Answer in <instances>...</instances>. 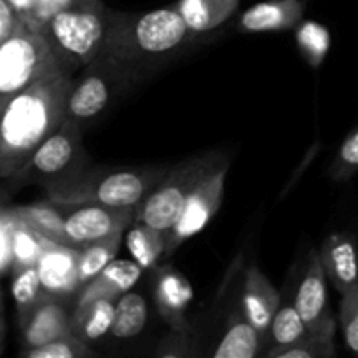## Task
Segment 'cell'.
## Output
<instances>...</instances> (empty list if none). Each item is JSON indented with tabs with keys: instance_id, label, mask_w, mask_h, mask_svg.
Wrapping results in <instances>:
<instances>
[{
	"instance_id": "1",
	"label": "cell",
	"mask_w": 358,
	"mask_h": 358,
	"mask_svg": "<svg viewBox=\"0 0 358 358\" xmlns=\"http://www.w3.org/2000/svg\"><path fill=\"white\" fill-rule=\"evenodd\" d=\"M73 79L72 72L59 70L0 107V175L6 180L14 182L37 147L65 121Z\"/></svg>"
},
{
	"instance_id": "2",
	"label": "cell",
	"mask_w": 358,
	"mask_h": 358,
	"mask_svg": "<svg viewBox=\"0 0 358 358\" xmlns=\"http://www.w3.org/2000/svg\"><path fill=\"white\" fill-rule=\"evenodd\" d=\"M194 35L177 6L142 14L110 9V27L96 58L107 59L140 83L154 66L180 52Z\"/></svg>"
},
{
	"instance_id": "3",
	"label": "cell",
	"mask_w": 358,
	"mask_h": 358,
	"mask_svg": "<svg viewBox=\"0 0 358 358\" xmlns=\"http://www.w3.org/2000/svg\"><path fill=\"white\" fill-rule=\"evenodd\" d=\"M168 170L164 168H87L72 180L44 189L63 205H96L136 208Z\"/></svg>"
},
{
	"instance_id": "4",
	"label": "cell",
	"mask_w": 358,
	"mask_h": 358,
	"mask_svg": "<svg viewBox=\"0 0 358 358\" xmlns=\"http://www.w3.org/2000/svg\"><path fill=\"white\" fill-rule=\"evenodd\" d=\"M108 27L110 9L103 0H79L56 13L41 31L62 65L76 73L100 55Z\"/></svg>"
},
{
	"instance_id": "5",
	"label": "cell",
	"mask_w": 358,
	"mask_h": 358,
	"mask_svg": "<svg viewBox=\"0 0 358 358\" xmlns=\"http://www.w3.org/2000/svg\"><path fill=\"white\" fill-rule=\"evenodd\" d=\"M226 161L222 152L212 150L198 154L168 170L145 196V199L136 206L135 222L149 224L166 234L170 233L180 219L185 201L198 187L199 182Z\"/></svg>"
},
{
	"instance_id": "6",
	"label": "cell",
	"mask_w": 358,
	"mask_h": 358,
	"mask_svg": "<svg viewBox=\"0 0 358 358\" xmlns=\"http://www.w3.org/2000/svg\"><path fill=\"white\" fill-rule=\"evenodd\" d=\"M83 142V124L65 119L30 156L16 184H38L44 189L72 180L90 168Z\"/></svg>"
},
{
	"instance_id": "7",
	"label": "cell",
	"mask_w": 358,
	"mask_h": 358,
	"mask_svg": "<svg viewBox=\"0 0 358 358\" xmlns=\"http://www.w3.org/2000/svg\"><path fill=\"white\" fill-rule=\"evenodd\" d=\"M59 70L66 69L42 31L27 30L0 42V107Z\"/></svg>"
},
{
	"instance_id": "8",
	"label": "cell",
	"mask_w": 358,
	"mask_h": 358,
	"mask_svg": "<svg viewBox=\"0 0 358 358\" xmlns=\"http://www.w3.org/2000/svg\"><path fill=\"white\" fill-rule=\"evenodd\" d=\"M135 83L133 77L110 62L94 58L90 65L84 66L83 76L73 79L66 101V119L84 126L100 117L115 94L126 91V87Z\"/></svg>"
},
{
	"instance_id": "9",
	"label": "cell",
	"mask_w": 358,
	"mask_h": 358,
	"mask_svg": "<svg viewBox=\"0 0 358 358\" xmlns=\"http://www.w3.org/2000/svg\"><path fill=\"white\" fill-rule=\"evenodd\" d=\"M135 210L96 203L66 205L65 245L80 250L94 241L124 233L135 222Z\"/></svg>"
},
{
	"instance_id": "10",
	"label": "cell",
	"mask_w": 358,
	"mask_h": 358,
	"mask_svg": "<svg viewBox=\"0 0 358 358\" xmlns=\"http://www.w3.org/2000/svg\"><path fill=\"white\" fill-rule=\"evenodd\" d=\"M227 168H229L227 161L217 166L212 173H208L199 182L198 187L189 196L180 213V219L177 220L173 229L168 233L166 255L177 250L189 238L201 233L212 222V219L222 205Z\"/></svg>"
},
{
	"instance_id": "11",
	"label": "cell",
	"mask_w": 358,
	"mask_h": 358,
	"mask_svg": "<svg viewBox=\"0 0 358 358\" xmlns=\"http://www.w3.org/2000/svg\"><path fill=\"white\" fill-rule=\"evenodd\" d=\"M327 273L322 264L320 250H311L308 268L297 289L294 306L303 317L308 331L336 334V318L332 317L327 296Z\"/></svg>"
},
{
	"instance_id": "12",
	"label": "cell",
	"mask_w": 358,
	"mask_h": 358,
	"mask_svg": "<svg viewBox=\"0 0 358 358\" xmlns=\"http://www.w3.org/2000/svg\"><path fill=\"white\" fill-rule=\"evenodd\" d=\"M37 271L42 289L49 296L66 299L73 294H79L83 289L79 278V250L77 248L51 241L38 259Z\"/></svg>"
},
{
	"instance_id": "13",
	"label": "cell",
	"mask_w": 358,
	"mask_h": 358,
	"mask_svg": "<svg viewBox=\"0 0 358 358\" xmlns=\"http://www.w3.org/2000/svg\"><path fill=\"white\" fill-rule=\"evenodd\" d=\"M194 292L191 282L171 266H161L156 269L154 282V301L161 318L173 331L189 332L187 308Z\"/></svg>"
},
{
	"instance_id": "14",
	"label": "cell",
	"mask_w": 358,
	"mask_h": 358,
	"mask_svg": "<svg viewBox=\"0 0 358 358\" xmlns=\"http://www.w3.org/2000/svg\"><path fill=\"white\" fill-rule=\"evenodd\" d=\"M20 327L23 350L37 348L72 334L69 311L62 304V299L49 294L20 322Z\"/></svg>"
},
{
	"instance_id": "15",
	"label": "cell",
	"mask_w": 358,
	"mask_h": 358,
	"mask_svg": "<svg viewBox=\"0 0 358 358\" xmlns=\"http://www.w3.org/2000/svg\"><path fill=\"white\" fill-rule=\"evenodd\" d=\"M241 303H243L245 317L257 329L264 341L271 329L273 318L280 310V294L271 280L257 266L248 268L245 275Z\"/></svg>"
},
{
	"instance_id": "16",
	"label": "cell",
	"mask_w": 358,
	"mask_h": 358,
	"mask_svg": "<svg viewBox=\"0 0 358 358\" xmlns=\"http://www.w3.org/2000/svg\"><path fill=\"white\" fill-rule=\"evenodd\" d=\"M142 269L143 268L136 261L114 259L100 275L94 276L80 289V292L77 294V306L98 299L117 301L135 287V283L142 276Z\"/></svg>"
},
{
	"instance_id": "17",
	"label": "cell",
	"mask_w": 358,
	"mask_h": 358,
	"mask_svg": "<svg viewBox=\"0 0 358 358\" xmlns=\"http://www.w3.org/2000/svg\"><path fill=\"white\" fill-rule=\"evenodd\" d=\"M303 16V0H266L245 10L238 21V27L248 34L290 30L299 27Z\"/></svg>"
},
{
	"instance_id": "18",
	"label": "cell",
	"mask_w": 358,
	"mask_h": 358,
	"mask_svg": "<svg viewBox=\"0 0 358 358\" xmlns=\"http://www.w3.org/2000/svg\"><path fill=\"white\" fill-rule=\"evenodd\" d=\"M320 255L327 278L341 296L357 285L358 250L346 234H331L322 245Z\"/></svg>"
},
{
	"instance_id": "19",
	"label": "cell",
	"mask_w": 358,
	"mask_h": 358,
	"mask_svg": "<svg viewBox=\"0 0 358 358\" xmlns=\"http://www.w3.org/2000/svg\"><path fill=\"white\" fill-rule=\"evenodd\" d=\"M178 13L196 35L215 30L229 20L240 6V0H178Z\"/></svg>"
},
{
	"instance_id": "20",
	"label": "cell",
	"mask_w": 358,
	"mask_h": 358,
	"mask_svg": "<svg viewBox=\"0 0 358 358\" xmlns=\"http://www.w3.org/2000/svg\"><path fill=\"white\" fill-rule=\"evenodd\" d=\"M115 318V301L98 299L93 303L80 304L70 315L72 334L86 343L98 341L112 331Z\"/></svg>"
},
{
	"instance_id": "21",
	"label": "cell",
	"mask_w": 358,
	"mask_h": 358,
	"mask_svg": "<svg viewBox=\"0 0 358 358\" xmlns=\"http://www.w3.org/2000/svg\"><path fill=\"white\" fill-rule=\"evenodd\" d=\"M16 212L23 217L27 222H30L38 233L49 241L65 245V213L66 205L58 201L31 203V205L14 206Z\"/></svg>"
},
{
	"instance_id": "22",
	"label": "cell",
	"mask_w": 358,
	"mask_h": 358,
	"mask_svg": "<svg viewBox=\"0 0 358 358\" xmlns=\"http://www.w3.org/2000/svg\"><path fill=\"white\" fill-rule=\"evenodd\" d=\"M129 254L143 269H152L166 255L168 234L143 222H133L126 236Z\"/></svg>"
},
{
	"instance_id": "23",
	"label": "cell",
	"mask_w": 358,
	"mask_h": 358,
	"mask_svg": "<svg viewBox=\"0 0 358 358\" xmlns=\"http://www.w3.org/2000/svg\"><path fill=\"white\" fill-rule=\"evenodd\" d=\"M262 338L243 315L233 317L222 341L213 352L215 358H254L261 348Z\"/></svg>"
},
{
	"instance_id": "24",
	"label": "cell",
	"mask_w": 358,
	"mask_h": 358,
	"mask_svg": "<svg viewBox=\"0 0 358 358\" xmlns=\"http://www.w3.org/2000/svg\"><path fill=\"white\" fill-rule=\"evenodd\" d=\"M14 210V248H13V273L21 271L24 268H30V266H37L38 259L44 254L45 247H48L51 241L48 238L42 236L30 222L23 219L20 213ZM10 273V275H13Z\"/></svg>"
},
{
	"instance_id": "25",
	"label": "cell",
	"mask_w": 358,
	"mask_h": 358,
	"mask_svg": "<svg viewBox=\"0 0 358 358\" xmlns=\"http://www.w3.org/2000/svg\"><path fill=\"white\" fill-rule=\"evenodd\" d=\"M147 322V303L140 294L126 292L115 303V318L110 334L117 339H129L143 331Z\"/></svg>"
},
{
	"instance_id": "26",
	"label": "cell",
	"mask_w": 358,
	"mask_h": 358,
	"mask_svg": "<svg viewBox=\"0 0 358 358\" xmlns=\"http://www.w3.org/2000/svg\"><path fill=\"white\" fill-rule=\"evenodd\" d=\"M122 234L117 233L114 236L103 238L100 241L87 245V247L80 248L79 250V278L83 287L87 282L100 275L108 264L115 259L117 255L119 247H121Z\"/></svg>"
},
{
	"instance_id": "27",
	"label": "cell",
	"mask_w": 358,
	"mask_h": 358,
	"mask_svg": "<svg viewBox=\"0 0 358 358\" xmlns=\"http://www.w3.org/2000/svg\"><path fill=\"white\" fill-rule=\"evenodd\" d=\"M10 294H13L14 303H16L17 322H21L48 296L44 292V289H42L37 266H30V268H24L21 271L13 273Z\"/></svg>"
},
{
	"instance_id": "28",
	"label": "cell",
	"mask_w": 358,
	"mask_h": 358,
	"mask_svg": "<svg viewBox=\"0 0 358 358\" xmlns=\"http://www.w3.org/2000/svg\"><path fill=\"white\" fill-rule=\"evenodd\" d=\"M296 41L308 65L318 69L331 49V31L313 20L301 21L296 28Z\"/></svg>"
},
{
	"instance_id": "29",
	"label": "cell",
	"mask_w": 358,
	"mask_h": 358,
	"mask_svg": "<svg viewBox=\"0 0 358 358\" xmlns=\"http://www.w3.org/2000/svg\"><path fill=\"white\" fill-rule=\"evenodd\" d=\"M336 355L334 334L308 331L299 341L285 348L269 350V358H329Z\"/></svg>"
},
{
	"instance_id": "30",
	"label": "cell",
	"mask_w": 358,
	"mask_h": 358,
	"mask_svg": "<svg viewBox=\"0 0 358 358\" xmlns=\"http://www.w3.org/2000/svg\"><path fill=\"white\" fill-rule=\"evenodd\" d=\"M308 332L306 324H304L303 317L299 315L297 308L294 306H283L276 311L275 318L271 322V329H269V339H271L273 346L271 350L285 348V346L294 345L299 341L304 334Z\"/></svg>"
},
{
	"instance_id": "31",
	"label": "cell",
	"mask_w": 358,
	"mask_h": 358,
	"mask_svg": "<svg viewBox=\"0 0 358 358\" xmlns=\"http://www.w3.org/2000/svg\"><path fill=\"white\" fill-rule=\"evenodd\" d=\"M21 357L24 358H90L96 357V352L90 348V343L83 341L76 334H66L63 338L55 339L48 345L37 348L21 350Z\"/></svg>"
},
{
	"instance_id": "32",
	"label": "cell",
	"mask_w": 358,
	"mask_h": 358,
	"mask_svg": "<svg viewBox=\"0 0 358 358\" xmlns=\"http://www.w3.org/2000/svg\"><path fill=\"white\" fill-rule=\"evenodd\" d=\"M358 171V126L345 138L331 166V177L336 182L350 180Z\"/></svg>"
},
{
	"instance_id": "33",
	"label": "cell",
	"mask_w": 358,
	"mask_h": 358,
	"mask_svg": "<svg viewBox=\"0 0 358 358\" xmlns=\"http://www.w3.org/2000/svg\"><path fill=\"white\" fill-rule=\"evenodd\" d=\"M339 322L346 346L358 355V283L341 296Z\"/></svg>"
},
{
	"instance_id": "34",
	"label": "cell",
	"mask_w": 358,
	"mask_h": 358,
	"mask_svg": "<svg viewBox=\"0 0 358 358\" xmlns=\"http://www.w3.org/2000/svg\"><path fill=\"white\" fill-rule=\"evenodd\" d=\"M14 210L3 206L0 213V271L3 276L13 273V248H14Z\"/></svg>"
},
{
	"instance_id": "35",
	"label": "cell",
	"mask_w": 358,
	"mask_h": 358,
	"mask_svg": "<svg viewBox=\"0 0 358 358\" xmlns=\"http://www.w3.org/2000/svg\"><path fill=\"white\" fill-rule=\"evenodd\" d=\"M31 30L24 17L14 9L9 0H0V42Z\"/></svg>"
},
{
	"instance_id": "36",
	"label": "cell",
	"mask_w": 358,
	"mask_h": 358,
	"mask_svg": "<svg viewBox=\"0 0 358 358\" xmlns=\"http://www.w3.org/2000/svg\"><path fill=\"white\" fill-rule=\"evenodd\" d=\"M76 2H79V0H35V13L31 28L41 31L42 27H44L56 13H59L62 9H65V7L72 6V3Z\"/></svg>"
},
{
	"instance_id": "37",
	"label": "cell",
	"mask_w": 358,
	"mask_h": 358,
	"mask_svg": "<svg viewBox=\"0 0 358 358\" xmlns=\"http://www.w3.org/2000/svg\"><path fill=\"white\" fill-rule=\"evenodd\" d=\"M9 2L13 3L14 9L24 17V21H27L31 28V23H34V13H35V0H9ZM31 30H34V28H31Z\"/></svg>"
}]
</instances>
